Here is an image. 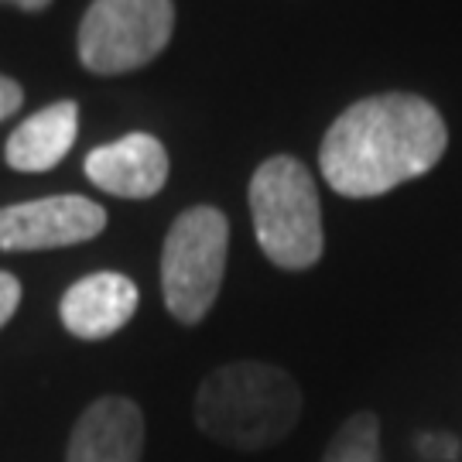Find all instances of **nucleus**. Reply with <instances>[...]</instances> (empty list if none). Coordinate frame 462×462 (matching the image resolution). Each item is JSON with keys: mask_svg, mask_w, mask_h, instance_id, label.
I'll use <instances>...</instances> for the list:
<instances>
[{"mask_svg": "<svg viewBox=\"0 0 462 462\" xmlns=\"http://www.w3.org/2000/svg\"><path fill=\"white\" fill-rule=\"evenodd\" d=\"M230 250V223L216 206L185 209L165 236L162 295L165 309L185 326L202 322L213 309Z\"/></svg>", "mask_w": 462, "mask_h": 462, "instance_id": "obj_4", "label": "nucleus"}, {"mask_svg": "<svg viewBox=\"0 0 462 462\" xmlns=\"http://www.w3.org/2000/svg\"><path fill=\"white\" fill-rule=\"evenodd\" d=\"M137 312V284L116 271H99L76 281L62 295V326L79 339H106Z\"/></svg>", "mask_w": 462, "mask_h": 462, "instance_id": "obj_9", "label": "nucleus"}, {"mask_svg": "<svg viewBox=\"0 0 462 462\" xmlns=\"http://www.w3.org/2000/svg\"><path fill=\"white\" fill-rule=\"evenodd\" d=\"M448 131L429 99L380 93L336 116L319 151L322 179L346 199H374L442 162Z\"/></svg>", "mask_w": 462, "mask_h": 462, "instance_id": "obj_1", "label": "nucleus"}, {"mask_svg": "<svg viewBox=\"0 0 462 462\" xmlns=\"http://www.w3.org/2000/svg\"><path fill=\"white\" fill-rule=\"evenodd\" d=\"M17 305H21V284H17L14 274L0 271V329L11 322V315L17 312Z\"/></svg>", "mask_w": 462, "mask_h": 462, "instance_id": "obj_12", "label": "nucleus"}, {"mask_svg": "<svg viewBox=\"0 0 462 462\" xmlns=\"http://www.w3.org/2000/svg\"><path fill=\"white\" fill-rule=\"evenodd\" d=\"M21 99H24L21 86L14 79H7V76H0V120H7V116L14 114L17 106H21Z\"/></svg>", "mask_w": 462, "mask_h": 462, "instance_id": "obj_13", "label": "nucleus"}, {"mask_svg": "<svg viewBox=\"0 0 462 462\" xmlns=\"http://www.w3.org/2000/svg\"><path fill=\"white\" fill-rule=\"evenodd\" d=\"M250 213L257 244L271 264L305 271L322 257V206L309 168L291 154H274L250 179Z\"/></svg>", "mask_w": 462, "mask_h": 462, "instance_id": "obj_3", "label": "nucleus"}, {"mask_svg": "<svg viewBox=\"0 0 462 462\" xmlns=\"http://www.w3.org/2000/svg\"><path fill=\"white\" fill-rule=\"evenodd\" d=\"M421 448H425L429 456H452V452H456V442H452V439H431V435H425V439H421Z\"/></svg>", "mask_w": 462, "mask_h": 462, "instance_id": "obj_14", "label": "nucleus"}, {"mask_svg": "<svg viewBox=\"0 0 462 462\" xmlns=\"http://www.w3.org/2000/svg\"><path fill=\"white\" fill-rule=\"evenodd\" d=\"M171 32V0H93L79 24V62L99 76L131 72L165 49Z\"/></svg>", "mask_w": 462, "mask_h": 462, "instance_id": "obj_5", "label": "nucleus"}, {"mask_svg": "<svg viewBox=\"0 0 462 462\" xmlns=\"http://www.w3.org/2000/svg\"><path fill=\"white\" fill-rule=\"evenodd\" d=\"M0 4H14L17 11H45L51 0H0Z\"/></svg>", "mask_w": 462, "mask_h": 462, "instance_id": "obj_15", "label": "nucleus"}, {"mask_svg": "<svg viewBox=\"0 0 462 462\" xmlns=\"http://www.w3.org/2000/svg\"><path fill=\"white\" fill-rule=\"evenodd\" d=\"M322 462H380V421L374 411L349 414L326 446Z\"/></svg>", "mask_w": 462, "mask_h": 462, "instance_id": "obj_11", "label": "nucleus"}, {"mask_svg": "<svg viewBox=\"0 0 462 462\" xmlns=\"http://www.w3.org/2000/svg\"><path fill=\"white\" fill-rule=\"evenodd\" d=\"M144 452V414L131 397L93 401L69 439L66 462H141Z\"/></svg>", "mask_w": 462, "mask_h": 462, "instance_id": "obj_8", "label": "nucleus"}, {"mask_svg": "<svg viewBox=\"0 0 462 462\" xmlns=\"http://www.w3.org/2000/svg\"><path fill=\"white\" fill-rule=\"evenodd\" d=\"M298 380L271 364H226L202 380L196 394V425L213 442L261 452L284 442L301 418Z\"/></svg>", "mask_w": 462, "mask_h": 462, "instance_id": "obj_2", "label": "nucleus"}, {"mask_svg": "<svg viewBox=\"0 0 462 462\" xmlns=\"http://www.w3.org/2000/svg\"><path fill=\"white\" fill-rule=\"evenodd\" d=\"M89 182L120 199H151L168 182V151L151 134H127L86 154Z\"/></svg>", "mask_w": 462, "mask_h": 462, "instance_id": "obj_7", "label": "nucleus"}, {"mask_svg": "<svg viewBox=\"0 0 462 462\" xmlns=\"http://www.w3.org/2000/svg\"><path fill=\"white\" fill-rule=\"evenodd\" d=\"M76 131H79V106L72 99H59L28 116L7 137L4 158L14 171H49L76 144Z\"/></svg>", "mask_w": 462, "mask_h": 462, "instance_id": "obj_10", "label": "nucleus"}, {"mask_svg": "<svg viewBox=\"0 0 462 462\" xmlns=\"http://www.w3.org/2000/svg\"><path fill=\"white\" fill-rule=\"evenodd\" d=\"M106 230V209L83 196H49L0 209V250H51Z\"/></svg>", "mask_w": 462, "mask_h": 462, "instance_id": "obj_6", "label": "nucleus"}]
</instances>
